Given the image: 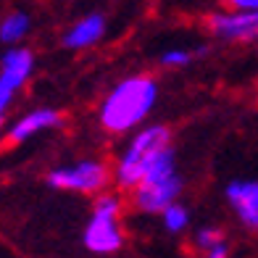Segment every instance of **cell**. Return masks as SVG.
<instances>
[{
  "mask_svg": "<svg viewBox=\"0 0 258 258\" xmlns=\"http://www.w3.org/2000/svg\"><path fill=\"white\" fill-rule=\"evenodd\" d=\"M161 100V85L153 74L137 72L116 79L98 103L95 121L108 137H132L150 124Z\"/></svg>",
  "mask_w": 258,
  "mask_h": 258,
  "instance_id": "1",
  "label": "cell"
},
{
  "mask_svg": "<svg viewBox=\"0 0 258 258\" xmlns=\"http://www.w3.org/2000/svg\"><path fill=\"white\" fill-rule=\"evenodd\" d=\"M169 150H174V135L166 124L150 121L148 126L137 129L132 137H126V143L111 161L113 190L129 195Z\"/></svg>",
  "mask_w": 258,
  "mask_h": 258,
  "instance_id": "2",
  "label": "cell"
},
{
  "mask_svg": "<svg viewBox=\"0 0 258 258\" xmlns=\"http://www.w3.org/2000/svg\"><path fill=\"white\" fill-rule=\"evenodd\" d=\"M124 214H126V195L111 190L95 198L85 219V227H82V248L95 258H111L121 253L126 245Z\"/></svg>",
  "mask_w": 258,
  "mask_h": 258,
  "instance_id": "3",
  "label": "cell"
},
{
  "mask_svg": "<svg viewBox=\"0 0 258 258\" xmlns=\"http://www.w3.org/2000/svg\"><path fill=\"white\" fill-rule=\"evenodd\" d=\"M182 190L184 182L179 174L177 150H169L143 177V182L126 195V206L143 216H161L169 206L179 203Z\"/></svg>",
  "mask_w": 258,
  "mask_h": 258,
  "instance_id": "4",
  "label": "cell"
},
{
  "mask_svg": "<svg viewBox=\"0 0 258 258\" xmlns=\"http://www.w3.org/2000/svg\"><path fill=\"white\" fill-rule=\"evenodd\" d=\"M48 187L58 192H72V195H87V198H100L111 192L113 187V169L111 161L100 156H85L69 163H58L45 174Z\"/></svg>",
  "mask_w": 258,
  "mask_h": 258,
  "instance_id": "5",
  "label": "cell"
},
{
  "mask_svg": "<svg viewBox=\"0 0 258 258\" xmlns=\"http://www.w3.org/2000/svg\"><path fill=\"white\" fill-rule=\"evenodd\" d=\"M206 32L227 45L258 42V0H232L206 16Z\"/></svg>",
  "mask_w": 258,
  "mask_h": 258,
  "instance_id": "6",
  "label": "cell"
},
{
  "mask_svg": "<svg viewBox=\"0 0 258 258\" xmlns=\"http://www.w3.org/2000/svg\"><path fill=\"white\" fill-rule=\"evenodd\" d=\"M34 66H37V58L27 45L8 48L0 53V119L11 111V105L21 95V90L29 85Z\"/></svg>",
  "mask_w": 258,
  "mask_h": 258,
  "instance_id": "7",
  "label": "cell"
},
{
  "mask_svg": "<svg viewBox=\"0 0 258 258\" xmlns=\"http://www.w3.org/2000/svg\"><path fill=\"white\" fill-rule=\"evenodd\" d=\"M63 124V111L53 108V105H37V108H29L21 116H16L14 121L8 124L6 140L11 145H24L29 140L40 137L45 132H53Z\"/></svg>",
  "mask_w": 258,
  "mask_h": 258,
  "instance_id": "8",
  "label": "cell"
},
{
  "mask_svg": "<svg viewBox=\"0 0 258 258\" xmlns=\"http://www.w3.org/2000/svg\"><path fill=\"white\" fill-rule=\"evenodd\" d=\"M232 216L248 232H258V179H232L224 187Z\"/></svg>",
  "mask_w": 258,
  "mask_h": 258,
  "instance_id": "9",
  "label": "cell"
},
{
  "mask_svg": "<svg viewBox=\"0 0 258 258\" xmlns=\"http://www.w3.org/2000/svg\"><path fill=\"white\" fill-rule=\"evenodd\" d=\"M108 34V19L100 11H90L74 19L61 34V45L66 50H90L100 45Z\"/></svg>",
  "mask_w": 258,
  "mask_h": 258,
  "instance_id": "10",
  "label": "cell"
},
{
  "mask_svg": "<svg viewBox=\"0 0 258 258\" xmlns=\"http://www.w3.org/2000/svg\"><path fill=\"white\" fill-rule=\"evenodd\" d=\"M32 16L21 8H11L6 14H0V45L8 48H21L24 40L32 34Z\"/></svg>",
  "mask_w": 258,
  "mask_h": 258,
  "instance_id": "11",
  "label": "cell"
},
{
  "mask_svg": "<svg viewBox=\"0 0 258 258\" xmlns=\"http://www.w3.org/2000/svg\"><path fill=\"white\" fill-rule=\"evenodd\" d=\"M158 221H161V227H163L166 234L179 237V234H184L192 227V214H190V208L179 201V203H174V206H169L166 211H163V214L158 216Z\"/></svg>",
  "mask_w": 258,
  "mask_h": 258,
  "instance_id": "12",
  "label": "cell"
},
{
  "mask_svg": "<svg viewBox=\"0 0 258 258\" xmlns=\"http://www.w3.org/2000/svg\"><path fill=\"white\" fill-rule=\"evenodd\" d=\"M221 242H227V234L216 224H203V227H198L192 232V248L201 250V253L216 248V245H221Z\"/></svg>",
  "mask_w": 258,
  "mask_h": 258,
  "instance_id": "13",
  "label": "cell"
},
{
  "mask_svg": "<svg viewBox=\"0 0 258 258\" xmlns=\"http://www.w3.org/2000/svg\"><path fill=\"white\" fill-rule=\"evenodd\" d=\"M192 61H195V48H182V45H177V48H166L158 55V63L163 69H184V66H190Z\"/></svg>",
  "mask_w": 258,
  "mask_h": 258,
  "instance_id": "14",
  "label": "cell"
},
{
  "mask_svg": "<svg viewBox=\"0 0 258 258\" xmlns=\"http://www.w3.org/2000/svg\"><path fill=\"white\" fill-rule=\"evenodd\" d=\"M203 258H232V250H229V242H221L216 248H211L203 253Z\"/></svg>",
  "mask_w": 258,
  "mask_h": 258,
  "instance_id": "15",
  "label": "cell"
},
{
  "mask_svg": "<svg viewBox=\"0 0 258 258\" xmlns=\"http://www.w3.org/2000/svg\"><path fill=\"white\" fill-rule=\"evenodd\" d=\"M6 132H8V126H6V121H3V119H0V143L6 140Z\"/></svg>",
  "mask_w": 258,
  "mask_h": 258,
  "instance_id": "16",
  "label": "cell"
}]
</instances>
